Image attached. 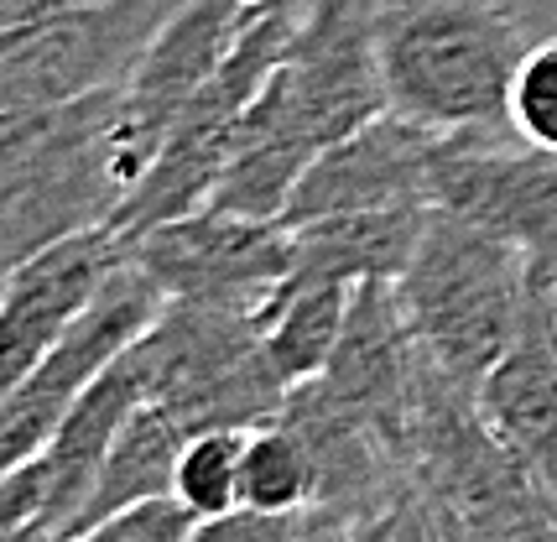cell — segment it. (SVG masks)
<instances>
[{
  "instance_id": "6da1fadb",
  "label": "cell",
  "mask_w": 557,
  "mask_h": 542,
  "mask_svg": "<svg viewBox=\"0 0 557 542\" xmlns=\"http://www.w3.org/2000/svg\"><path fill=\"white\" fill-rule=\"evenodd\" d=\"M381 0H302L297 26L271 69L267 89L245 110L230 162L209 204L282 220L292 188L318 151L391 110L381 52H375Z\"/></svg>"
},
{
  "instance_id": "7a4b0ae2",
  "label": "cell",
  "mask_w": 557,
  "mask_h": 542,
  "mask_svg": "<svg viewBox=\"0 0 557 542\" xmlns=\"http://www.w3.org/2000/svg\"><path fill=\"white\" fill-rule=\"evenodd\" d=\"M131 168L121 147V84L0 121V261L16 267L52 241L121 214Z\"/></svg>"
},
{
  "instance_id": "3957f363",
  "label": "cell",
  "mask_w": 557,
  "mask_h": 542,
  "mask_svg": "<svg viewBox=\"0 0 557 542\" xmlns=\"http://www.w3.org/2000/svg\"><path fill=\"white\" fill-rule=\"evenodd\" d=\"M532 287V256L516 241L437 204L417 241V256L396 276L417 345L469 392L485 386L495 360L521 334Z\"/></svg>"
},
{
  "instance_id": "277c9868",
  "label": "cell",
  "mask_w": 557,
  "mask_h": 542,
  "mask_svg": "<svg viewBox=\"0 0 557 542\" xmlns=\"http://www.w3.org/2000/svg\"><path fill=\"white\" fill-rule=\"evenodd\" d=\"M375 52L391 110L433 131L510 125L527 42L506 0H381Z\"/></svg>"
},
{
  "instance_id": "5b68a950",
  "label": "cell",
  "mask_w": 557,
  "mask_h": 542,
  "mask_svg": "<svg viewBox=\"0 0 557 542\" xmlns=\"http://www.w3.org/2000/svg\"><path fill=\"white\" fill-rule=\"evenodd\" d=\"M141 355L146 396L168 407L188 439L209 428L250 433L276 418L292 392L267 349V308L168 297L141 334Z\"/></svg>"
},
{
  "instance_id": "8992f818",
  "label": "cell",
  "mask_w": 557,
  "mask_h": 542,
  "mask_svg": "<svg viewBox=\"0 0 557 542\" xmlns=\"http://www.w3.org/2000/svg\"><path fill=\"white\" fill-rule=\"evenodd\" d=\"M412 469L454 538H536L557 532V501L542 491L480 412V392L459 386L422 349L412 407Z\"/></svg>"
},
{
  "instance_id": "52a82bcc",
  "label": "cell",
  "mask_w": 557,
  "mask_h": 542,
  "mask_svg": "<svg viewBox=\"0 0 557 542\" xmlns=\"http://www.w3.org/2000/svg\"><path fill=\"white\" fill-rule=\"evenodd\" d=\"M297 5L302 0H261L250 11V22L240 26V37L230 42V52L219 58V69L203 78V89L188 99V110L168 131L157 162L146 168V177L125 194L121 214L110 220V230L121 235L125 246L136 235H146L151 224L194 214V209H203L214 198L219 173L230 162V147H235V131H240L245 110L267 89L271 69L282 63V52L292 42Z\"/></svg>"
},
{
  "instance_id": "ba28073f",
  "label": "cell",
  "mask_w": 557,
  "mask_h": 542,
  "mask_svg": "<svg viewBox=\"0 0 557 542\" xmlns=\"http://www.w3.org/2000/svg\"><path fill=\"white\" fill-rule=\"evenodd\" d=\"M172 11L177 0H89L0 26V121L125 84Z\"/></svg>"
},
{
  "instance_id": "9c48e42d",
  "label": "cell",
  "mask_w": 557,
  "mask_h": 542,
  "mask_svg": "<svg viewBox=\"0 0 557 542\" xmlns=\"http://www.w3.org/2000/svg\"><path fill=\"white\" fill-rule=\"evenodd\" d=\"M162 308H168V293L157 287V276L136 256H125L95 303L58 334V345L22 381L5 386L0 396V469L22 465L48 444L73 402L141 340Z\"/></svg>"
},
{
  "instance_id": "30bf717a",
  "label": "cell",
  "mask_w": 557,
  "mask_h": 542,
  "mask_svg": "<svg viewBox=\"0 0 557 542\" xmlns=\"http://www.w3.org/2000/svg\"><path fill=\"white\" fill-rule=\"evenodd\" d=\"M146 402V355L141 340L99 375L89 392L69 407L52 439L32 459L0 469V538L5 542H63L78 521L84 501L110 448L121 439L125 418Z\"/></svg>"
},
{
  "instance_id": "8fae6325",
  "label": "cell",
  "mask_w": 557,
  "mask_h": 542,
  "mask_svg": "<svg viewBox=\"0 0 557 542\" xmlns=\"http://www.w3.org/2000/svg\"><path fill=\"white\" fill-rule=\"evenodd\" d=\"M433 204L516 241L536 276H557V151L516 125L437 131Z\"/></svg>"
},
{
  "instance_id": "7c38bea8",
  "label": "cell",
  "mask_w": 557,
  "mask_h": 542,
  "mask_svg": "<svg viewBox=\"0 0 557 542\" xmlns=\"http://www.w3.org/2000/svg\"><path fill=\"white\" fill-rule=\"evenodd\" d=\"M131 256L157 276L168 297L240 303V308H271V297L287 287L297 267L287 224L235 214L219 204L151 224L146 235L131 241Z\"/></svg>"
},
{
  "instance_id": "4fadbf2b",
  "label": "cell",
  "mask_w": 557,
  "mask_h": 542,
  "mask_svg": "<svg viewBox=\"0 0 557 542\" xmlns=\"http://www.w3.org/2000/svg\"><path fill=\"white\" fill-rule=\"evenodd\" d=\"M417 375H422V345H417L396 282H386V276L355 282L339 345L329 355L323 375H313V381L344 412L364 418L375 433H386L396 448L412 454Z\"/></svg>"
},
{
  "instance_id": "5bb4252c",
  "label": "cell",
  "mask_w": 557,
  "mask_h": 542,
  "mask_svg": "<svg viewBox=\"0 0 557 542\" xmlns=\"http://www.w3.org/2000/svg\"><path fill=\"white\" fill-rule=\"evenodd\" d=\"M131 246L110 224L99 230H78L69 241H52L37 256H26L16 267H5V287H0V386L22 381L37 366L58 334L69 329L99 287L115 276Z\"/></svg>"
},
{
  "instance_id": "9a60e30c",
  "label": "cell",
  "mask_w": 557,
  "mask_h": 542,
  "mask_svg": "<svg viewBox=\"0 0 557 542\" xmlns=\"http://www.w3.org/2000/svg\"><path fill=\"white\" fill-rule=\"evenodd\" d=\"M433 125L401 110H381L375 121L318 151L313 168L292 188L282 224H308L344 209H375V204H412V198L433 204Z\"/></svg>"
},
{
  "instance_id": "2e32d148",
  "label": "cell",
  "mask_w": 557,
  "mask_h": 542,
  "mask_svg": "<svg viewBox=\"0 0 557 542\" xmlns=\"http://www.w3.org/2000/svg\"><path fill=\"white\" fill-rule=\"evenodd\" d=\"M480 412L557 501V276H536L521 334L480 386Z\"/></svg>"
},
{
  "instance_id": "e0dca14e",
  "label": "cell",
  "mask_w": 557,
  "mask_h": 542,
  "mask_svg": "<svg viewBox=\"0 0 557 542\" xmlns=\"http://www.w3.org/2000/svg\"><path fill=\"white\" fill-rule=\"evenodd\" d=\"M428 214L433 204L412 198V204H375V209H344L308 224H287L297 246L287 287L292 282H370V276L396 282L417 256Z\"/></svg>"
},
{
  "instance_id": "ac0fdd59",
  "label": "cell",
  "mask_w": 557,
  "mask_h": 542,
  "mask_svg": "<svg viewBox=\"0 0 557 542\" xmlns=\"http://www.w3.org/2000/svg\"><path fill=\"white\" fill-rule=\"evenodd\" d=\"M183 448H188V428L172 418L168 407H157L146 396L141 407L125 418L121 439H115V448H110V459H104V469L95 480V495L84 501V512H78V521L69 527L63 542H89L99 532V521H110L115 512L136 506L146 495L177 491Z\"/></svg>"
},
{
  "instance_id": "d6986e66",
  "label": "cell",
  "mask_w": 557,
  "mask_h": 542,
  "mask_svg": "<svg viewBox=\"0 0 557 542\" xmlns=\"http://www.w3.org/2000/svg\"><path fill=\"white\" fill-rule=\"evenodd\" d=\"M349 297H355V282H292L271 297L267 349L287 386L323 375L349 319Z\"/></svg>"
},
{
  "instance_id": "ffe728a7",
  "label": "cell",
  "mask_w": 557,
  "mask_h": 542,
  "mask_svg": "<svg viewBox=\"0 0 557 542\" xmlns=\"http://www.w3.org/2000/svg\"><path fill=\"white\" fill-rule=\"evenodd\" d=\"M318 495V459L287 418H271L245 433L240 506L256 512H308Z\"/></svg>"
},
{
  "instance_id": "44dd1931",
  "label": "cell",
  "mask_w": 557,
  "mask_h": 542,
  "mask_svg": "<svg viewBox=\"0 0 557 542\" xmlns=\"http://www.w3.org/2000/svg\"><path fill=\"white\" fill-rule=\"evenodd\" d=\"M240 469H245L240 428H209V433L188 439L183 459H177V495L203 517V527L240 512Z\"/></svg>"
},
{
  "instance_id": "7402d4cb",
  "label": "cell",
  "mask_w": 557,
  "mask_h": 542,
  "mask_svg": "<svg viewBox=\"0 0 557 542\" xmlns=\"http://www.w3.org/2000/svg\"><path fill=\"white\" fill-rule=\"evenodd\" d=\"M510 125L536 141V147L557 151V37L527 48L516 84H510Z\"/></svg>"
},
{
  "instance_id": "603a6c76",
  "label": "cell",
  "mask_w": 557,
  "mask_h": 542,
  "mask_svg": "<svg viewBox=\"0 0 557 542\" xmlns=\"http://www.w3.org/2000/svg\"><path fill=\"white\" fill-rule=\"evenodd\" d=\"M198 532H203V517L177 491H168L146 495L136 506L115 512L110 521H99V532L89 542H188Z\"/></svg>"
},
{
  "instance_id": "cb8c5ba5",
  "label": "cell",
  "mask_w": 557,
  "mask_h": 542,
  "mask_svg": "<svg viewBox=\"0 0 557 542\" xmlns=\"http://www.w3.org/2000/svg\"><path fill=\"white\" fill-rule=\"evenodd\" d=\"M63 5H89V0H0V26L32 22V16H48V11H63Z\"/></svg>"
}]
</instances>
